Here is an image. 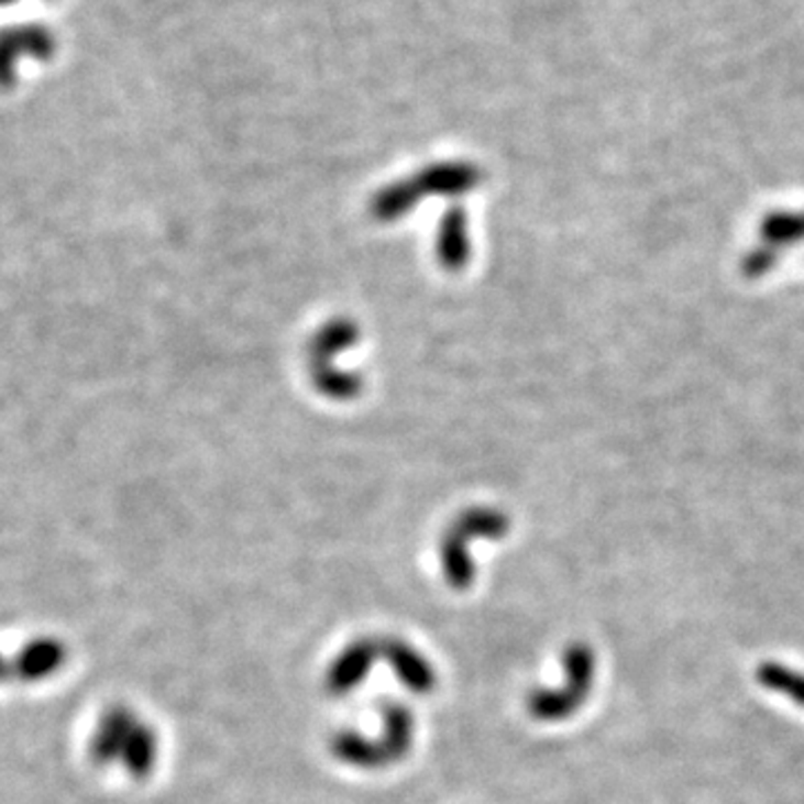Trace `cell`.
<instances>
[{
    "label": "cell",
    "instance_id": "cell-8",
    "mask_svg": "<svg viewBox=\"0 0 804 804\" xmlns=\"http://www.w3.org/2000/svg\"><path fill=\"white\" fill-rule=\"evenodd\" d=\"M762 240L769 246L782 249L804 240V212H771L762 222Z\"/></svg>",
    "mask_w": 804,
    "mask_h": 804
},
{
    "label": "cell",
    "instance_id": "cell-11",
    "mask_svg": "<svg viewBox=\"0 0 804 804\" xmlns=\"http://www.w3.org/2000/svg\"><path fill=\"white\" fill-rule=\"evenodd\" d=\"M8 673V667H5V662H3V657H0V678H3Z\"/></svg>",
    "mask_w": 804,
    "mask_h": 804
},
{
    "label": "cell",
    "instance_id": "cell-6",
    "mask_svg": "<svg viewBox=\"0 0 804 804\" xmlns=\"http://www.w3.org/2000/svg\"><path fill=\"white\" fill-rule=\"evenodd\" d=\"M65 657L67 650L58 639L43 637L30 641L16 657V678L23 682L45 680L56 671H60V667L65 664Z\"/></svg>",
    "mask_w": 804,
    "mask_h": 804
},
{
    "label": "cell",
    "instance_id": "cell-2",
    "mask_svg": "<svg viewBox=\"0 0 804 804\" xmlns=\"http://www.w3.org/2000/svg\"><path fill=\"white\" fill-rule=\"evenodd\" d=\"M509 530V519L494 509H472L463 515L441 543L443 576L459 593L467 591L476 576L470 543L476 539H503Z\"/></svg>",
    "mask_w": 804,
    "mask_h": 804
},
{
    "label": "cell",
    "instance_id": "cell-1",
    "mask_svg": "<svg viewBox=\"0 0 804 804\" xmlns=\"http://www.w3.org/2000/svg\"><path fill=\"white\" fill-rule=\"evenodd\" d=\"M381 736L367 738L362 730H338L329 742L331 756L360 771H383L398 764L414 747L416 717L403 702H381Z\"/></svg>",
    "mask_w": 804,
    "mask_h": 804
},
{
    "label": "cell",
    "instance_id": "cell-9",
    "mask_svg": "<svg viewBox=\"0 0 804 804\" xmlns=\"http://www.w3.org/2000/svg\"><path fill=\"white\" fill-rule=\"evenodd\" d=\"M758 682L764 689L780 693V695L789 697L791 702L804 706V675L802 673H797L789 667L775 664V662H764L758 669Z\"/></svg>",
    "mask_w": 804,
    "mask_h": 804
},
{
    "label": "cell",
    "instance_id": "cell-3",
    "mask_svg": "<svg viewBox=\"0 0 804 804\" xmlns=\"http://www.w3.org/2000/svg\"><path fill=\"white\" fill-rule=\"evenodd\" d=\"M383 660L381 637H360L346 643L324 673V689L333 697H346L370 678L372 669Z\"/></svg>",
    "mask_w": 804,
    "mask_h": 804
},
{
    "label": "cell",
    "instance_id": "cell-4",
    "mask_svg": "<svg viewBox=\"0 0 804 804\" xmlns=\"http://www.w3.org/2000/svg\"><path fill=\"white\" fill-rule=\"evenodd\" d=\"M383 643V660L394 671L396 680L416 695H429L436 684V667L429 657L416 648L411 641L403 637H381Z\"/></svg>",
    "mask_w": 804,
    "mask_h": 804
},
{
    "label": "cell",
    "instance_id": "cell-10",
    "mask_svg": "<svg viewBox=\"0 0 804 804\" xmlns=\"http://www.w3.org/2000/svg\"><path fill=\"white\" fill-rule=\"evenodd\" d=\"M778 257H780V249L769 246V244H762L760 249L751 251V253L745 257V262H742V273H745L747 277H753V279H756V277H762L764 273H769V271L775 266Z\"/></svg>",
    "mask_w": 804,
    "mask_h": 804
},
{
    "label": "cell",
    "instance_id": "cell-7",
    "mask_svg": "<svg viewBox=\"0 0 804 804\" xmlns=\"http://www.w3.org/2000/svg\"><path fill=\"white\" fill-rule=\"evenodd\" d=\"M595 652L588 643H570L568 650L563 652V673H565V684L570 691H574L581 697H588V693L593 691V682H595Z\"/></svg>",
    "mask_w": 804,
    "mask_h": 804
},
{
    "label": "cell",
    "instance_id": "cell-5",
    "mask_svg": "<svg viewBox=\"0 0 804 804\" xmlns=\"http://www.w3.org/2000/svg\"><path fill=\"white\" fill-rule=\"evenodd\" d=\"M139 719H141V715L134 708L123 706V704L110 706L101 715V719L95 728V736L90 740V758L95 760V764L110 767V764L121 762L123 749L132 736L134 726L139 724Z\"/></svg>",
    "mask_w": 804,
    "mask_h": 804
}]
</instances>
